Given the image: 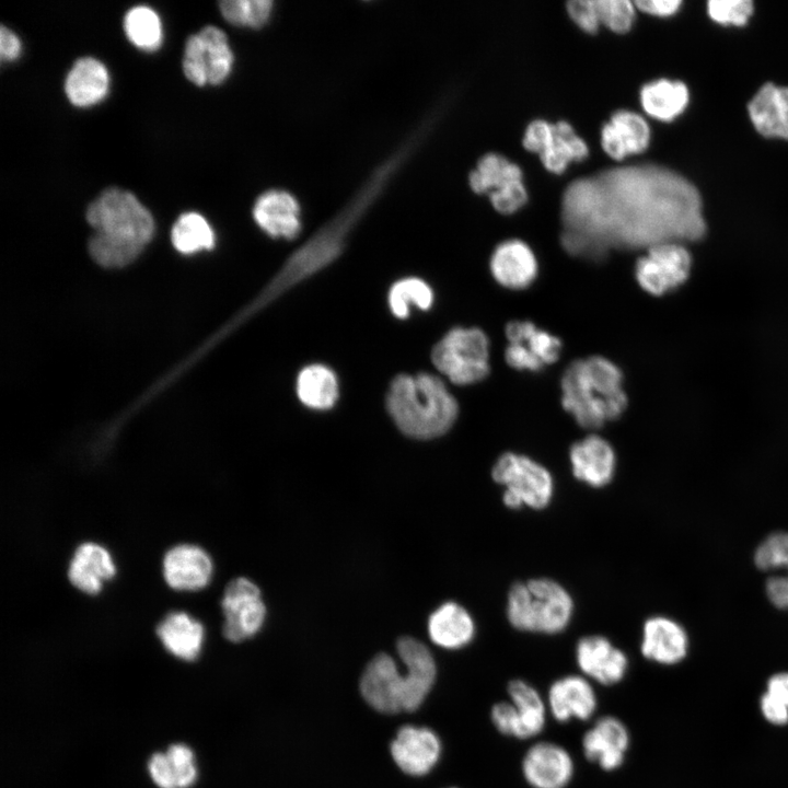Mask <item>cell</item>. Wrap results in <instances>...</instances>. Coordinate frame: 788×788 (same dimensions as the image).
I'll use <instances>...</instances> for the list:
<instances>
[{"label":"cell","mask_w":788,"mask_h":788,"mask_svg":"<svg viewBox=\"0 0 788 788\" xmlns=\"http://www.w3.org/2000/svg\"><path fill=\"white\" fill-rule=\"evenodd\" d=\"M522 773L533 788H565L573 774V761L563 746L538 742L524 754Z\"/></svg>","instance_id":"18"},{"label":"cell","mask_w":788,"mask_h":788,"mask_svg":"<svg viewBox=\"0 0 788 788\" xmlns=\"http://www.w3.org/2000/svg\"><path fill=\"white\" fill-rule=\"evenodd\" d=\"M430 639L445 649H459L474 637L475 624L470 613L455 602H445L428 619Z\"/></svg>","instance_id":"33"},{"label":"cell","mask_w":788,"mask_h":788,"mask_svg":"<svg viewBox=\"0 0 788 788\" xmlns=\"http://www.w3.org/2000/svg\"><path fill=\"white\" fill-rule=\"evenodd\" d=\"M748 109L760 134L788 139V88L764 84L749 103Z\"/></svg>","instance_id":"29"},{"label":"cell","mask_w":788,"mask_h":788,"mask_svg":"<svg viewBox=\"0 0 788 788\" xmlns=\"http://www.w3.org/2000/svg\"><path fill=\"white\" fill-rule=\"evenodd\" d=\"M508 694L515 718V737L529 739L538 734L545 726L546 709L540 693L522 680L511 681Z\"/></svg>","instance_id":"35"},{"label":"cell","mask_w":788,"mask_h":788,"mask_svg":"<svg viewBox=\"0 0 788 788\" xmlns=\"http://www.w3.org/2000/svg\"><path fill=\"white\" fill-rule=\"evenodd\" d=\"M640 102L648 115L668 121L683 112L688 102V91L680 81L662 79L642 86Z\"/></svg>","instance_id":"36"},{"label":"cell","mask_w":788,"mask_h":788,"mask_svg":"<svg viewBox=\"0 0 788 788\" xmlns=\"http://www.w3.org/2000/svg\"><path fill=\"white\" fill-rule=\"evenodd\" d=\"M569 460L575 477L592 487L606 485L615 472L616 455L613 447L595 433L575 442L569 450Z\"/></svg>","instance_id":"22"},{"label":"cell","mask_w":788,"mask_h":788,"mask_svg":"<svg viewBox=\"0 0 788 788\" xmlns=\"http://www.w3.org/2000/svg\"><path fill=\"white\" fill-rule=\"evenodd\" d=\"M174 772L177 788H187L196 779L194 754L185 744H173L165 753Z\"/></svg>","instance_id":"43"},{"label":"cell","mask_w":788,"mask_h":788,"mask_svg":"<svg viewBox=\"0 0 788 788\" xmlns=\"http://www.w3.org/2000/svg\"><path fill=\"white\" fill-rule=\"evenodd\" d=\"M629 745V733L616 717H601L582 738L584 756L605 770L622 765Z\"/></svg>","instance_id":"24"},{"label":"cell","mask_w":788,"mask_h":788,"mask_svg":"<svg viewBox=\"0 0 788 788\" xmlns=\"http://www.w3.org/2000/svg\"><path fill=\"white\" fill-rule=\"evenodd\" d=\"M650 139V129L642 116L621 109L615 112L601 130L603 150L614 160L644 151Z\"/></svg>","instance_id":"25"},{"label":"cell","mask_w":788,"mask_h":788,"mask_svg":"<svg viewBox=\"0 0 788 788\" xmlns=\"http://www.w3.org/2000/svg\"><path fill=\"white\" fill-rule=\"evenodd\" d=\"M567 11L583 31L594 33L599 28L595 0H570L567 2Z\"/></svg>","instance_id":"44"},{"label":"cell","mask_w":788,"mask_h":788,"mask_svg":"<svg viewBox=\"0 0 788 788\" xmlns=\"http://www.w3.org/2000/svg\"><path fill=\"white\" fill-rule=\"evenodd\" d=\"M116 567L108 551L92 542L77 547L68 568L70 583L85 594L95 595L103 588V581L111 580Z\"/></svg>","instance_id":"27"},{"label":"cell","mask_w":788,"mask_h":788,"mask_svg":"<svg viewBox=\"0 0 788 788\" xmlns=\"http://www.w3.org/2000/svg\"><path fill=\"white\" fill-rule=\"evenodd\" d=\"M434 301L432 288L417 277L403 278L395 281L389 291V306L392 314L401 320L409 315V306L428 311Z\"/></svg>","instance_id":"38"},{"label":"cell","mask_w":788,"mask_h":788,"mask_svg":"<svg viewBox=\"0 0 788 788\" xmlns=\"http://www.w3.org/2000/svg\"><path fill=\"white\" fill-rule=\"evenodd\" d=\"M563 243L596 256L609 247H650L705 233L702 201L683 176L657 165L605 170L571 183L563 198Z\"/></svg>","instance_id":"1"},{"label":"cell","mask_w":788,"mask_h":788,"mask_svg":"<svg viewBox=\"0 0 788 788\" xmlns=\"http://www.w3.org/2000/svg\"><path fill=\"white\" fill-rule=\"evenodd\" d=\"M489 271L500 287L519 291L534 283L538 275V262L529 244L519 239H509L494 248Z\"/></svg>","instance_id":"16"},{"label":"cell","mask_w":788,"mask_h":788,"mask_svg":"<svg viewBox=\"0 0 788 788\" xmlns=\"http://www.w3.org/2000/svg\"><path fill=\"white\" fill-rule=\"evenodd\" d=\"M390 182L385 171L374 170L343 208L288 257L260 297L262 303L274 302L331 265L343 253L348 236Z\"/></svg>","instance_id":"2"},{"label":"cell","mask_w":788,"mask_h":788,"mask_svg":"<svg viewBox=\"0 0 788 788\" xmlns=\"http://www.w3.org/2000/svg\"><path fill=\"white\" fill-rule=\"evenodd\" d=\"M506 363L517 370L541 372L555 363L561 354V339L528 320H513L506 324Z\"/></svg>","instance_id":"10"},{"label":"cell","mask_w":788,"mask_h":788,"mask_svg":"<svg viewBox=\"0 0 788 788\" xmlns=\"http://www.w3.org/2000/svg\"><path fill=\"white\" fill-rule=\"evenodd\" d=\"M405 677L395 661L386 653L375 656L360 680L364 700L375 710L395 714L403 710Z\"/></svg>","instance_id":"15"},{"label":"cell","mask_w":788,"mask_h":788,"mask_svg":"<svg viewBox=\"0 0 788 788\" xmlns=\"http://www.w3.org/2000/svg\"><path fill=\"white\" fill-rule=\"evenodd\" d=\"M171 239L174 247L183 254L211 250L215 246V233L210 224L197 212L179 216L172 228Z\"/></svg>","instance_id":"37"},{"label":"cell","mask_w":788,"mask_h":788,"mask_svg":"<svg viewBox=\"0 0 788 788\" xmlns=\"http://www.w3.org/2000/svg\"><path fill=\"white\" fill-rule=\"evenodd\" d=\"M157 635L170 653L193 661L200 653L205 630L201 623L187 613L174 611L159 623Z\"/></svg>","instance_id":"31"},{"label":"cell","mask_w":788,"mask_h":788,"mask_svg":"<svg viewBox=\"0 0 788 788\" xmlns=\"http://www.w3.org/2000/svg\"><path fill=\"white\" fill-rule=\"evenodd\" d=\"M212 571L213 565L208 553L193 544L173 546L162 560L164 580L176 591H197L205 588Z\"/></svg>","instance_id":"17"},{"label":"cell","mask_w":788,"mask_h":788,"mask_svg":"<svg viewBox=\"0 0 788 788\" xmlns=\"http://www.w3.org/2000/svg\"><path fill=\"white\" fill-rule=\"evenodd\" d=\"M635 264V279L651 296L676 289L688 277L691 255L679 242H664L646 248Z\"/></svg>","instance_id":"12"},{"label":"cell","mask_w":788,"mask_h":788,"mask_svg":"<svg viewBox=\"0 0 788 788\" xmlns=\"http://www.w3.org/2000/svg\"><path fill=\"white\" fill-rule=\"evenodd\" d=\"M221 609L224 616L222 634L232 642H241L256 635L266 617L259 588L244 577L235 578L227 584Z\"/></svg>","instance_id":"14"},{"label":"cell","mask_w":788,"mask_h":788,"mask_svg":"<svg viewBox=\"0 0 788 788\" xmlns=\"http://www.w3.org/2000/svg\"><path fill=\"white\" fill-rule=\"evenodd\" d=\"M21 51L18 36L4 25L0 30V56L2 60H14Z\"/></svg>","instance_id":"49"},{"label":"cell","mask_w":788,"mask_h":788,"mask_svg":"<svg viewBox=\"0 0 788 788\" xmlns=\"http://www.w3.org/2000/svg\"><path fill=\"white\" fill-rule=\"evenodd\" d=\"M560 403L584 429H599L618 419L628 405L621 368L601 355L571 361L560 378Z\"/></svg>","instance_id":"4"},{"label":"cell","mask_w":788,"mask_h":788,"mask_svg":"<svg viewBox=\"0 0 788 788\" xmlns=\"http://www.w3.org/2000/svg\"><path fill=\"white\" fill-rule=\"evenodd\" d=\"M468 181L475 193L489 195L494 208L500 213L515 212L528 199L521 169L498 153L484 155Z\"/></svg>","instance_id":"11"},{"label":"cell","mask_w":788,"mask_h":788,"mask_svg":"<svg viewBox=\"0 0 788 788\" xmlns=\"http://www.w3.org/2000/svg\"><path fill=\"white\" fill-rule=\"evenodd\" d=\"M490 718L496 729L505 735L515 737V718L512 704L500 702L493 706Z\"/></svg>","instance_id":"46"},{"label":"cell","mask_w":788,"mask_h":788,"mask_svg":"<svg viewBox=\"0 0 788 788\" xmlns=\"http://www.w3.org/2000/svg\"><path fill=\"white\" fill-rule=\"evenodd\" d=\"M398 656L406 667L403 710H416L425 700L436 679V663L429 649L412 637L399 638Z\"/></svg>","instance_id":"21"},{"label":"cell","mask_w":788,"mask_h":788,"mask_svg":"<svg viewBox=\"0 0 788 788\" xmlns=\"http://www.w3.org/2000/svg\"><path fill=\"white\" fill-rule=\"evenodd\" d=\"M761 709L764 717L774 725L788 722V706L767 692L762 696Z\"/></svg>","instance_id":"47"},{"label":"cell","mask_w":788,"mask_h":788,"mask_svg":"<svg viewBox=\"0 0 788 788\" xmlns=\"http://www.w3.org/2000/svg\"><path fill=\"white\" fill-rule=\"evenodd\" d=\"M385 404L396 427L415 439L444 434L460 412L444 380L429 372L396 375L387 389Z\"/></svg>","instance_id":"5"},{"label":"cell","mask_w":788,"mask_h":788,"mask_svg":"<svg viewBox=\"0 0 788 788\" xmlns=\"http://www.w3.org/2000/svg\"><path fill=\"white\" fill-rule=\"evenodd\" d=\"M86 221L95 230L89 252L104 267L131 263L154 232L150 211L132 193L117 187L106 188L89 205Z\"/></svg>","instance_id":"3"},{"label":"cell","mask_w":788,"mask_h":788,"mask_svg":"<svg viewBox=\"0 0 788 788\" xmlns=\"http://www.w3.org/2000/svg\"><path fill=\"white\" fill-rule=\"evenodd\" d=\"M523 146L536 152L544 166L556 174L563 173L572 161L583 160L589 152L587 143L564 120L551 124L537 119L526 127Z\"/></svg>","instance_id":"13"},{"label":"cell","mask_w":788,"mask_h":788,"mask_svg":"<svg viewBox=\"0 0 788 788\" xmlns=\"http://www.w3.org/2000/svg\"><path fill=\"white\" fill-rule=\"evenodd\" d=\"M233 62L234 56L225 33L213 25L205 26L185 43L183 71L198 86L222 83L229 77Z\"/></svg>","instance_id":"9"},{"label":"cell","mask_w":788,"mask_h":788,"mask_svg":"<svg viewBox=\"0 0 788 788\" xmlns=\"http://www.w3.org/2000/svg\"><path fill=\"white\" fill-rule=\"evenodd\" d=\"M686 651L687 637L677 623L665 617H652L645 623L641 652L647 659L674 664Z\"/></svg>","instance_id":"30"},{"label":"cell","mask_w":788,"mask_h":788,"mask_svg":"<svg viewBox=\"0 0 788 788\" xmlns=\"http://www.w3.org/2000/svg\"><path fill=\"white\" fill-rule=\"evenodd\" d=\"M300 213L297 198L283 189L264 192L253 207L256 224L274 239H296L302 229Z\"/></svg>","instance_id":"20"},{"label":"cell","mask_w":788,"mask_h":788,"mask_svg":"<svg viewBox=\"0 0 788 788\" xmlns=\"http://www.w3.org/2000/svg\"><path fill=\"white\" fill-rule=\"evenodd\" d=\"M553 717L559 722L588 720L596 709V695L582 676L566 675L555 681L547 695Z\"/></svg>","instance_id":"26"},{"label":"cell","mask_w":788,"mask_h":788,"mask_svg":"<svg viewBox=\"0 0 788 788\" xmlns=\"http://www.w3.org/2000/svg\"><path fill=\"white\" fill-rule=\"evenodd\" d=\"M572 607L571 596L559 583L538 578L511 587L507 616L517 629L556 634L567 627Z\"/></svg>","instance_id":"6"},{"label":"cell","mask_w":788,"mask_h":788,"mask_svg":"<svg viewBox=\"0 0 788 788\" xmlns=\"http://www.w3.org/2000/svg\"><path fill=\"white\" fill-rule=\"evenodd\" d=\"M431 361L451 383L473 385L490 372V340L476 326H455L432 347Z\"/></svg>","instance_id":"7"},{"label":"cell","mask_w":788,"mask_h":788,"mask_svg":"<svg viewBox=\"0 0 788 788\" xmlns=\"http://www.w3.org/2000/svg\"><path fill=\"white\" fill-rule=\"evenodd\" d=\"M576 659L587 676L604 685L619 682L628 665L625 653L602 636L581 638L576 648Z\"/></svg>","instance_id":"23"},{"label":"cell","mask_w":788,"mask_h":788,"mask_svg":"<svg viewBox=\"0 0 788 788\" xmlns=\"http://www.w3.org/2000/svg\"><path fill=\"white\" fill-rule=\"evenodd\" d=\"M766 692L788 706V673L772 676L767 683Z\"/></svg>","instance_id":"50"},{"label":"cell","mask_w":788,"mask_h":788,"mask_svg":"<svg viewBox=\"0 0 788 788\" xmlns=\"http://www.w3.org/2000/svg\"><path fill=\"white\" fill-rule=\"evenodd\" d=\"M707 9L718 23L743 25L753 12V3L750 0H711Z\"/></svg>","instance_id":"42"},{"label":"cell","mask_w":788,"mask_h":788,"mask_svg":"<svg viewBox=\"0 0 788 788\" xmlns=\"http://www.w3.org/2000/svg\"><path fill=\"white\" fill-rule=\"evenodd\" d=\"M149 772L160 788H177L173 768L165 753H155L151 756Z\"/></svg>","instance_id":"45"},{"label":"cell","mask_w":788,"mask_h":788,"mask_svg":"<svg viewBox=\"0 0 788 788\" xmlns=\"http://www.w3.org/2000/svg\"><path fill=\"white\" fill-rule=\"evenodd\" d=\"M635 3L629 0H595L600 24L616 33L627 32L635 19Z\"/></svg>","instance_id":"41"},{"label":"cell","mask_w":788,"mask_h":788,"mask_svg":"<svg viewBox=\"0 0 788 788\" xmlns=\"http://www.w3.org/2000/svg\"><path fill=\"white\" fill-rule=\"evenodd\" d=\"M755 564L774 573L766 581V593L779 609H788V533L777 532L766 537L755 552Z\"/></svg>","instance_id":"28"},{"label":"cell","mask_w":788,"mask_h":788,"mask_svg":"<svg viewBox=\"0 0 788 788\" xmlns=\"http://www.w3.org/2000/svg\"><path fill=\"white\" fill-rule=\"evenodd\" d=\"M635 5L649 14L668 16L673 14L681 5V0H636Z\"/></svg>","instance_id":"48"},{"label":"cell","mask_w":788,"mask_h":788,"mask_svg":"<svg viewBox=\"0 0 788 788\" xmlns=\"http://www.w3.org/2000/svg\"><path fill=\"white\" fill-rule=\"evenodd\" d=\"M494 480L506 487L502 500L512 509L523 505L542 509L553 496L554 483L548 470L531 457L514 453H502L491 468Z\"/></svg>","instance_id":"8"},{"label":"cell","mask_w":788,"mask_h":788,"mask_svg":"<svg viewBox=\"0 0 788 788\" xmlns=\"http://www.w3.org/2000/svg\"><path fill=\"white\" fill-rule=\"evenodd\" d=\"M224 20L235 26L260 28L269 21L274 2L270 0H223L219 3Z\"/></svg>","instance_id":"40"},{"label":"cell","mask_w":788,"mask_h":788,"mask_svg":"<svg viewBox=\"0 0 788 788\" xmlns=\"http://www.w3.org/2000/svg\"><path fill=\"white\" fill-rule=\"evenodd\" d=\"M124 28L129 40L146 51L157 50L162 43L160 18L149 7L131 8L125 15Z\"/></svg>","instance_id":"39"},{"label":"cell","mask_w":788,"mask_h":788,"mask_svg":"<svg viewBox=\"0 0 788 788\" xmlns=\"http://www.w3.org/2000/svg\"><path fill=\"white\" fill-rule=\"evenodd\" d=\"M391 754L404 773L421 776L429 773L439 761L441 743L428 728L405 726L396 733L391 744Z\"/></svg>","instance_id":"19"},{"label":"cell","mask_w":788,"mask_h":788,"mask_svg":"<svg viewBox=\"0 0 788 788\" xmlns=\"http://www.w3.org/2000/svg\"><path fill=\"white\" fill-rule=\"evenodd\" d=\"M108 72L105 66L92 57L78 59L65 81L68 100L76 106L84 107L99 103L108 90Z\"/></svg>","instance_id":"32"},{"label":"cell","mask_w":788,"mask_h":788,"mask_svg":"<svg viewBox=\"0 0 788 788\" xmlns=\"http://www.w3.org/2000/svg\"><path fill=\"white\" fill-rule=\"evenodd\" d=\"M297 395L300 402L311 409L333 408L339 396L335 372L320 363L304 367L297 378Z\"/></svg>","instance_id":"34"}]
</instances>
